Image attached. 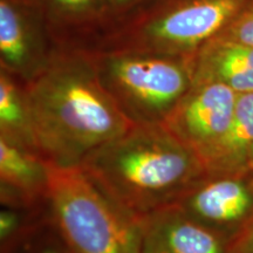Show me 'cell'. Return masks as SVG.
Returning <instances> with one entry per match:
<instances>
[{"label":"cell","instance_id":"1","mask_svg":"<svg viewBox=\"0 0 253 253\" xmlns=\"http://www.w3.org/2000/svg\"><path fill=\"white\" fill-rule=\"evenodd\" d=\"M26 84L41 155L55 167H80L134 126L101 82L90 53L55 52Z\"/></svg>","mask_w":253,"mask_h":253},{"label":"cell","instance_id":"2","mask_svg":"<svg viewBox=\"0 0 253 253\" xmlns=\"http://www.w3.org/2000/svg\"><path fill=\"white\" fill-rule=\"evenodd\" d=\"M80 167L138 220L176 204L208 175L201 156L166 126L134 125Z\"/></svg>","mask_w":253,"mask_h":253},{"label":"cell","instance_id":"3","mask_svg":"<svg viewBox=\"0 0 253 253\" xmlns=\"http://www.w3.org/2000/svg\"><path fill=\"white\" fill-rule=\"evenodd\" d=\"M90 55L106 90L134 125L164 126L194 86L195 55L130 48Z\"/></svg>","mask_w":253,"mask_h":253},{"label":"cell","instance_id":"4","mask_svg":"<svg viewBox=\"0 0 253 253\" xmlns=\"http://www.w3.org/2000/svg\"><path fill=\"white\" fill-rule=\"evenodd\" d=\"M49 208L73 253H141L140 220L82 167L50 166Z\"/></svg>","mask_w":253,"mask_h":253},{"label":"cell","instance_id":"5","mask_svg":"<svg viewBox=\"0 0 253 253\" xmlns=\"http://www.w3.org/2000/svg\"><path fill=\"white\" fill-rule=\"evenodd\" d=\"M249 1L185 0L150 21L140 37L123 48L195 55L208 41L219 36Z\"/></svg>","mask_w":253,"mask_h":253},{"label":"cell","instance_id":"6","mask_svg":"<svg viewBox=\"0 0 253 253\" xmlns=\"http://www.w3.org/2000/svg\"><path fill=\"white\" fill-rule=\"evenodd\" d=\"M173 205L231 240L253 219V167L207 175Z\"/></svg>","mask_w":253,"mask_h":253},{"label":"cell","instance_id":"7","mask_svg":"<svg viewBox=\"0 0 253 253\" xmlns=\"http://www.w3.org/2000/svg\"><path fill=\"white\" fill-rule=\"evenodd\" d=\"M238 95L217 82L194 84L164 126L203 160L229 128Z\"/></svg>","mask_w":253,"mask_h":253},{"label":"cell","instance_id":"8","mask_svg":"<svg viewBox=\"0 0 253 253\" xmlns=\"http://www.w3.org/2000/svg\"><path fill=\"white\" fill-rule=\"evenodd\" d=\"M141 253H229L230 240L170 205L140 219Z\"/></svg>","mask_w":253,"mask_h":253},{"label":"cell","instance_id":"9","mask_svg":"<svg viewBox=\"0 0 253 253\" xmlns=\"http://www.w3.org/2000/svg\"><path fill=\"white\" fill-rule=\"evenodd\" d=\"M50 166L41 155L0 136V204L21 208L48 204Z\"/></svg>","mask_w":253,"mask_h":253},{"label":"cell","instance_id":"10","mask_svg":"<svg viewBox=\"0 0 253 253\" xmlns=\"http://www.w3.org/2000/svg\"><path fill=\"white\" fill-rule=\"evenodd\" d=\"M194 84L217 82L237 94L253 93V47L218 36L195 54Z\"/></svg>","mask_w":253,"mask_h":253},{"label":"cell","instance_id":"11","mask_svg":"<svg viewBox=\"0 0 253 253\" xmlns=\"http://www.w3.org/2000/svg\"><path fill=\"white\" fill-rule=\"evenodd\" d=\"M54 54V53H53ZM53 54L34 39L20 11L9 0L0 1L1 69L27 84L46 67Z\"/></svg>","mask_w":253,"mask_h":253},{"label":"cell","instance_id":"12","mask_svg":"<svg viewBox=\"0 0 253 253\" xmlns=\"http://www.w3.org/2000/svg\"><path fill=\"white\" fill-rule=\"evenodd\" d=\"M253 150V93L238 95L232 121L223 137L203 157L208 175L250 167Z\"/></svg>","mask_w":253,"mask_h":253},{"label":"cell","instance_id":"13","mask_svg":"<svg viewBox=\"0 0 253 253\" xmlns=\"http://www.w3.org/2000/svg\"><path fill=\"white\" fill-rule=\"evenodd\" d=\"M0 136L41 155L26 84L4 69L0 71Z\"/></svg>","mask_w":253,"mask_h":253},{"label":"cell","instance_id":"14","mask_svg":"<svg viewBox=\"0 0 253 253\" xmlns=\"http://www.w3.org/2000/svg\"><path fill=\"white\" fill-rule=\"evenodd\" d=\"M4 253H73L49 211L1 244Z\"/></svg>","mask_w":253,"mask_h":253},{"label":"cell","instance_id":"15","mask_svg":"<svg viewBox=\"0 0 253 253\" xmlns=\"http://www.w3.org/2000/svg\"><path fill=\"white\" fill-rule=\"evenodd\" d=\"M219 36L253 47V0H250Z\"/></svg>","mask_w":253,"mask_h":253},{"label":"cell","instance_id":"16","mask_svg":"<svg viewBox=\"0 0 253 253\" xmlns=\"http://www.w3.org/2000/svg\"><path fill=\"white\" fill-rule=\"evenodd\" d=\"M102 0H53V4L61 13L67 15H84L100 7Z\"/></svg>","mask_w":253,"mask_h":253},{"label":"cell","instance_id":"17","mask_svg":"<svg viewBox=\"0 0 253 253\" xmlns=\"http://www.w3.org/2000/svg\"><path fill=\"white\" fill-rule=\"evenodd\" d=\"M229 253H253V219L230 240Z\"/></svg>","mask_w":253,"mask_h":253},{"label":"cell","instance_id":"18","mask_svg":"<svg viewBox=\"0 0 253 253\" xmlns=\"http://www.w3.org/2000/svg\"><path fill=\"white\" fill-rule=\"evenodd\" d=\"M108 1L114 6H122V5L128 4V2H130L131 0H108Z\"/></svg>","mask_w":253,"mask_h":253},{"label":"cell","instance_id":"19","mask_svg":"<svg viewBox=\"0 0 253 253\" xmlns=\"http://www.w3.org/2000/svg\"><path fill=\"white\" fill-rule=\"evenodd\" d=\"M250 167H253V150L251 154V158H250Z\"/></svg>","mask_w":253,"mask_h":253}]
</instances>
